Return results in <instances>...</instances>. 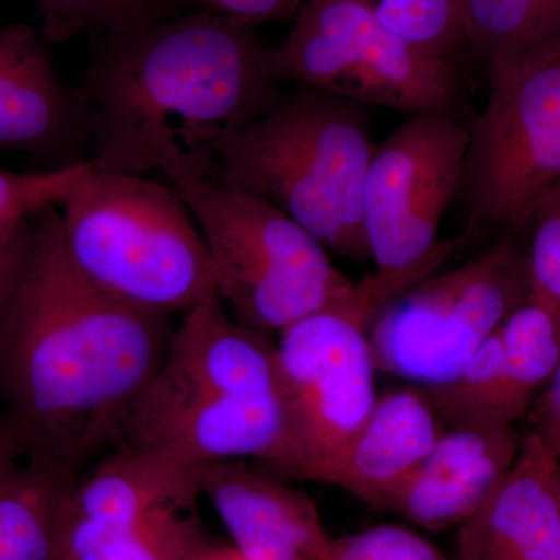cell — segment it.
<instances>
[{
    "mask_svg": "<svg viewBox=\"0 0 560 560\" xmlns=\"http://www.w3.org/2000/svg\"><path fill=\"white\" fill-rule=\"evenodd\" d=\"M173 330L171 316L139 311L81 278L62 248L58 208L43 210L0 318V408L27 458L79 478L120 447Z\"/></svg>",
    "mask_w": 560,
    "mask_h": 560,
    "instance_id": "6da1fadb",
    "label": "cell"
},
{
    "mask_svg": "<svg viewBox=\"0 0 560 560\" xmlns=\"http://www.w3.org/2000/svg\"><path fill=\"white\" fill-rule=\"evenodd\" d=\"M91 40L79 90L97 171L210 176L228 140L283 92L257 27L215 11Z\"/></svg>",
    "mask_w": 560,
    "mask_h": 560,
    "instance_id": "7a4b0ae2",
    "label": "cell"
},
{
    "mask_svg": "<svg viewBox=\"0 0 560 560\" xmlns=\"http://www.w3.org/2000/svg\"><path fill=\"white\" fill-rule=\"evenodd\" d=\"M375 149L360 103L298 86L228 140L210 176L285 213L327 249L366 265L363 194Z\"/></svg>",
    "mask_w": 560,
    "mask_h": 560,
    "instance_id": "3957f363",
    "label": "cell"
},
{
    "mask_svg": "<svg viewBox=\"0 0 560 560\" xmlns=\"http://www.w3.org/2000/svg\"><path fill=\"white\" fill-rule=\"evenodd\" d=\"M58 212L70 264L114 300L171 318L220 300L208 246L171 184L92 164Z\"/></svg>",
    "mask_w": 560,
    "mask_h": 560,
    "instance_id": "277c9868",
    "label": "cell"
},
{
    "mask_svg": "<svg viewBox=\"0 0 560 560\" xmlns=\"http://www.w3.org/2000/svg\"><path fill=\"white\" fill-rule=\"evenodd\" d=\"M168 184L205 238L221 304L243 326L272 335L326 308L374 307L323 243L268 202L212 176Z\"/></svg>",
    "mask_w": 560,
    "mask_h": 560,
    "instance_id": "5b68a950",
    "label": "cell"
},
{
    "mask_svg": "<svg viewBox=\"0 0 560 560\" xmlns=\"http://www.w3.org/2000/svg\"><path fill=\"white\" fill-rule=\"evenodd\" d=\"M282 83L405 114H458L463 92L452 60L383 24L364 0H308L270 47Z\"/></svg>",
    "mask_w": 560,
    "mask_h": 560,
    "instance_id": "8992f818",
    "label": "cell"
},
{
    "mask_svg": "<svg viewBox=\"0 0 560 560\" xmlns=\"http://www.w3.org/2000/svg\"><path fill=\"white\" fill-rule=\"evenodd\" d=\"M470 125L455 113H419L390 132L364 180L363 223L375 270L371 289L388 301L427 278L459 246L440 241L442 217L458 197Z\"/></svg>",
    "mask_w": 560,
    "mask_h": 560,
    "instance_id": "52a82bcc",
    "label": "cell"
},
{
    "mask_svg": "<svg viewBox=\"0 0 560 560\" xmlns=\"http://www.w3.org/2000/svg\"><path fill=\"white\" fill-rule=\"evenodd\" d=\"M530 294L526 253L514 238H501L463 267L427 276L377 308L368 329L377 370L420 388L452 381Z\"/></svg>",
    "mask_w": 560,
    "mask_h": 560,
    "instance_id": "ba28073f",
    "label": "cell"
},
{
    "mask_svg": "<svg viewBox=\"0 0 560 560\" xmlns=\"http://www.w3.org/2000/svg\"><path fill=\"white\" fill-rule=\"evenodd\" d=\"M558 189L560 57L489 77L488 103L470 124L456 198H463L469 231H500L515 238Z\"/></svg>",
    "mask_w": 560,
    "mask_h": 560,
    "instance_id": "9c48e42d",
    "label": "cell"
},
{
    "mask_svg": "<svg viewBox=\"0 0 560 560\" xmlns=\"http://www.w3.org/2000/svg\"><path fill=\"white\" fill-rule=\"evenodd\" d=\"M364 304L313 313L280 331V396L287 419L285 478L320 481L378 396Z\"/></svg>",
    "mask_w": 560,
    "mask_h": 560,
    "instance_id": "30bf717a",
    "label": "cell"
},
{
    "mask_svg": "<svg viewBox=\"0 0 560 560\" xmlns=\"http://www.w3.org/2000/svg\"><path fill=\"white\" fill-rule=\"evenodd\" d=\"M91 119L80 90L62 83L38 33L0 25V153L65 167L91 161Z\"/></svg>",
    "mask_w": 560,
    "mask_h": 560,
    "instance_id": "8fae6325",
    "label": "cell"
},
{
    "mask_svg": "<svg viewBox=\"0 0 560 560\" xmlns=\"http://www.w3.org/2000/svg\"><path fill=\"white\" fill-rule=\"evenodd\" d=\"M200 489L245 560H318L330 539L312 497L248 460L205 464Z\"/></svg>",
    "mask_w": 560,
    "mask_h": 560,
    "instance_id": "7c38bea8",
    "label": "cell"
},
{
    "mask_svg": "<svg viewBox=\"0 0 560 560\" xmlns=\"http://www.w3.org/2000/svg\"><path fill=\"white\" fill-rule=\"evenodd\" d=\"M201 467L162 448L124 442L73 482L60 528L98 533L162 511L195 510Z\"/></svg>",
    "mask_w": 560,
    "mask_h": 560,
    "instance_id": "4fadbf2b",
    "label": "cell"
},
{
    "mask_svg": "<svg viewBox=\"0 0 560 560\" xmlns=\"http://www.w3.org/2000/svg\"><path fill=\"white\" fill-rule=\"evenodd\" d=\"M558 458L523 436L506 477L458 528L459 560H560Z\"/></svg>",
    "mask_w": 560,
    "mask_h": 560,
    "instance_id": "5bb4252c",
    "label": "cell"
},
{
    "mask_svg": "<svg viewBox=\"0 0 560 560\" xmlns=\"http://www.w3.org/2000/svg\"><path fill=\"white\" fill-rule=\"evenodd\" d=\"M522 441L514 425L442 431L388 510L429 530L459 528L512 469Z\"/></svg>",
    "mask_w": 560,
    "mask_h": 560,
    "instance_id": "9a60e30c",
    "label": "cell"
},
{
    "mask_svg": "<svg viewBox=\"0 0 560 560\" xmlns=\"http://www.w3.org/2000/svg\"><path fill=\"white\" fill-rule=\"evenodd\" d=\"M442 431L422 389L390 390L378 397L319 482L388 510L390 497L429 455Z\"/></svg>",
    "mask_w": 560,
    "mask_h": 560,
    "instance_id": "2e32d148",
    "label": "cell"
},
{
    "mask_svg": "<svg viewBox=\"0 0 560 560\" xmlns=\"http://www.w3.org/2000/svg\"><path fill=\"white\" fill-rule=\"evenodd\" d=\"M464 33L489 77L534 68L560 57V0H464Z\"/></svg>",
    "mask_w": 560,
    "mask_h": 560,
    "instance_id": "e0dca14e",
    "label": "cell"
},
{
    "mask_svg": "<svg viewBox=\"0 0 560 560\" xmlns=\"http://www.w3.org/2000/svg\"><path fill=\"white\" fill-rule=\"evenodd\" d=\"M75 480L31 458L0 471V560H57L61 511Z\"/></svg>",
    "mask_w": 560,
    "mask_h": 560,
    "instance_id": "ac0fdd59",
    "label": "cell"
},
{
    "mask_svg": "<svg viewBox=\"0 0 560 560\" xmlns=\"http://www.w3.org/2000/svg\"><path fill=\"white\" fill-rule=\"evenodd\" d=\"M497 422L512 425L539 397L560 357V307L530 296L499 327Z\"/></svg>",
    "mask_w": 560,
    "mask_h": 560,
    "instance_id": "d6986e66",
    "label": "cell"
},
{
    "mask_svg": "<svg viewBox=\"0 0 560 560\" xmlns=\"http://www.w3.org/2000/svg\"><path fill=\"white\" fill-rule=\"evenodd\" d=\"M205 541L195 510H168L119 529L60 530L57 560H191Z\"/></svg>",
    "mask_w": 560,
    "mask_h": 560,
    "instance_id": "ffe728a7",
    "label": "cell"
},
{
    "mask_svg": "<svg viewBox=\"0 0 560 560\" xmlns=\"http://www.w3.org/2000/svg\"><path fill=\"white\" fill-rule=\"evenodd\" d=\"M43 14V38L65 44L79 36L91 39L138 31L201 9L197 0H38Z\"/></svg>",
    "mask_w": 560,
    "mask_h": 560,
    "instance_id": "44dd1931",
    "label": "cell"
},
{
    "mask_svg": "<svg viewBox=\"0 0 560 560\" xmlns=\"http://www.w3.org/2000/svg\"><path fill=\"white\" fill-rule=\"evenodd\" d=\"M383 24L423 49L452 60L466 46L464 0H364Z\"/></svg>",
    "mask_w": 560,
    "mask_h": 560,
    "instance_id": "7402d4cb",
    "label": "cell"
},
{
    "mask_svg": "<svg viewBox=\"0 0 560 560\" xmlns=\"http://www.w3.org/2000/svg\"><path fill=\"white\" fill-rule=\"evenodd\" d=\"M92 161L38 172H13L0 167V238L13 234L38 213L58 208Z\"/></svg>",
    "mask_w": 560,
    "mask_h": 560,
    "instance_id": "603a6c76",
    "label": "cell"
},
{
    "mask_svg": "<svg viewBox=\"0 0 560 560\" xmlns=\"http://www.w3.org/2000/svg\"><path fill=\"white\" fill-rule=\"evenodd\" d=\"M318 560H451L415 530L397 525L330 537Z\"/></svg>",
    "mask_w": 560,
    "mask_h": 560,
    "instance_id": "cb8c5ba5",
    "label": "cell"
},
{
    "mask_svg": "<svg viewBox=\"0 0 560 560\" xmlns=\"http://www.w3.org/2000/svg\"><path fill=\"white\" fill-rule=\"evenodd\" d=\"M528 230L530 296L560 307V189L540 202Z\"/></svg>",
    "mask_w": 560,
    "mask_h": 560,
    "instance_id": "d4e9b609",
    "label": "cell"
},
{
    "mask_svg": "<svg viewBox=\"0 0 560 560\" xmlns=\"http://www.w3.org/2000/svg\"><path fill=\"white\" fill-rule=\"evenodd\" d=\"M36 217L13 234L0 238V318L31 257L36 238Z\"/></svg>",
    "mask_w": 560,
    "mask_h": 560,
    "instance_id": "484cf974",
    "label": "cell"
},
{
    "mask_svg": "<svg viewBox=\"0 0 560 560\" xmlns=\"http://www.w3.org/2000/svg\"><path fill=\"white\" fill-rule=\"evenodd\" d=\"M201 9L259 27L271 21H293L308 0H197Z\"/></svg>",
    "mask_w": 560,
    "mask_h": 560,
    "instance_id": "4316f807",
    "label": "cell"
},
{
    "mask_svg": "<svg viewBox=\"0 0 560 560\" xmlns=\"http://www.w3.org/2000/svg\"><path fill=\"white\" fill-rule=\"evenodd\" d=\"M529 410L533 433L539 436L552 456L560 459V357L550 381Z\"/></svg>",
    "mask_w": 560,
    "mask_h": 560,
    "instance_id": "83f0119b",
    "label": "cell"
},
{
    "mask_svg": "<svg viewBox=\"0 0 560 560\" xmlns=\"http://www.w3.org/2000/svg\"><path fill=\"white\" fill-rule=\"evenodd\" d=\"M27 459V448L9 416L0 408V471Z\"/></svg>",
    "mask_w": 560,
    "mask_h": 560,
    "instance_id": "f1b7e54d",
    "label": "cell"
},
{
    "mask_svg": "<svg viewBox=\"0 0 560 560\" xmlns=\"http://www.w3.org/2000/svg\"><path fill=\"white\" fill-rule=\"evenodd\" d=\"M191 560H245L241 552L235 550L232 545L210 544L206 540L205 545L197 551Z\"/></svg>",
    "mask_w": 560,
    "mask_h": 560,
    "instance_id": "f546056e",
    "label": "cell"
},
{
    "mask_svg": "<svg viewBox=\"0 0 560 560\" xmlns=\"http://www.w3.org/2000/svg\"><path fill=\"white\" fill-rule=\"evenodd\" d=\"M556 480H558V489L560 497V459L558 460V467H556Z\"/></svg>",
    "mask_w": 560,
    "mask_h": 560,
    "instance_id": "4dcf8cb0",
    "label": "cell"
}]
</instances>
